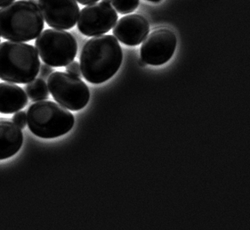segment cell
Masks as SVG:
<instances>
[{"label":"cell","instance_id":"6da1fadb","mask_svg":"<svg viewBox=\"0 0 250 230\" xmlns=\"http://www.w3.org/2000/svg\"><path fill=\"white\" fill-rule=\"evenodd\" d=\"M122 60V48L114 36H95L85 43L81 52V73L88 82L101 84L115 75Z\"/></svg>","mask_w":250,"mask_h":230},{"label":"cell","instance_id":"7a4b0ae2","mask_svg":"<svg viewBox=\"0 0 250 230\" xmlns=\"http://www.w3.org/2000/svg\"><path fill=\"white\" fill-rule=\"evenodd\" d=\"M36 0H18L1 7L0 36L5 40L27 42L44 29V19Z\"/></svg>","mask_w":250,"mask_h":230},{"label":"cell","instance_id":"3957f363","mask_svg":"<svg viewBox=\"0 0 250 230\" xmlns=\"http://www.w3.org/2000/svg\"><path fill=\"white\" fill-rule=\"evenodd\" d=\"M39 54L33 46L20 41H5L0 44V79L27 84L39 74Z\"/></svg>","mask_w":250,"mask_h":230},{"label":"cell","instance_id":"277c9868","mask_svg":"<svg viewBox=\"0 0 250 230\" xmlns=\"http://www.w3.org/2000/svg\"><path fill=\"white\" fill-rule=\"evenodd\" d=\"M30 131L41 138H55L65 135L74 126L73 115L65 107L52 101H38L27 112Z\"/></svg>","mask_w":250,"mask_h":230},{"label":"cell","instance_id":"5b68a950","mask_svg":"<svg viewBox=\"0 0 250 230\" xmlns=\"http://www.w3.org/2000/svg\"><path fill=\"white\" fill-rule=\"evenodd\" d=\"M36 50L40 58L52 67H64L75 59L77 40L70 32L58 29H47L37 37Z\"/></svg>","mask_w":250,"mask_h":230},{"label":"cell","instance_id":"8992f818","mask_svg":"<svg viewBox=\"0 0 250 230\" xmlns=\"http://www.w3.org/2000/svg\"><path fill=\"white\" fill-rule=\"evenodd\" d=\"M47 87L54 99L68 110H81L90 99L85 82L68 72H53L47 79Z\"/></svg>","mask_w":250,"mask_h":230},{"label":"cell","instance_id":"52a82bcc","mask_svg":"<svg viewBox=\"0 0 250 230\" xmlns=\"http://www.w3.org/2000/svg\"><path fill=\"white\" fill-rule=\"evenodd\" d=\"M118 17L117 11L110 4L96 2L81 10L77 21L78 29L87 37L103 35L114 27Z\"/></svg>","mask_w":250,"mask_h":230},{"label":"cell","instance_id":"ba28073f","mask_svg":"<svg viewBox=\"0 0 250 230\" xmlns=\"http://www.w3.org/2000/svg\"><path fill=\"white\" fill-rule=\"evenodd\" d=\"M176 37L172 30L159 29L145 39L141 46V59L147 65H164L170 60L176 48Z\"/></svg>","mask_w":250,"mask_h":230},{"label":"cell","instance_id":"9c48e42d","mask_svg":"<svg viewBox=\"0 0 250 230\" xmlns=\"http://www.w3.org/2000/svg\"><path fill=\"white\" fill-rule=\"evenodd\" d=\"M45 23L53 29L70 30L77 23L80 7L76 0H39Z\"/></svg>","mask_w":250,"mask_h":230},{"label":"cell","instance_id":"30bf717a","mask_svg":"<svg viewBox=\"0 0 250 230\" xmlns=\"http://www.w3.org/2000/svg\"><path fill=\"white\" fill-rule=\"evenodd\" d=\"M113 35L121 43L126 46L141 44L150 32V24L144 16L140 15H125L116 23Z\"/></svg>","mask_w":250,"mask_h":230},{"label":"cell","instance_id":"8fae6325","mask_svg":"<svg viewBox=\"0 0 250 230\" xmlns=\"http://www.w3.org/2000/svg\"><path fill=\"white\" fill-rule=\"evenodd\" d=\"M23 143V135L19 127L9 120H0V160L17 154Z\"/></svg>","mask_w":250,"mask_h":230},{"label":"cell","instance_id":"7c38bea8","mask_svg":"<svg viewBox=\"0 0 250 230\" xmlns=\"http://www.w3.org/2000/svg\"><path fill=\"white\" fill-rule=\"evenodd\" d=\"M28 104V95L19 86L12 82L0 83V113L15 114Z\"/></svg>","mask_w":250,"mask_h":230},{"label":"cell","instance_id":"4fadbf2b","mask_svg":"<svg viewBox=\"0 0 250 230\" xmlns=\"http://www.w3.org/2000/svg\"><path fill=\"white\" fill-rule=\"evenodd\" d=\"M25 92L31 101L45 100L49 97V90L45 80L39 78L31 80L25 86Z\"/></svg>","mask_w":250,"mask_h":230},{"label":"cell","instance_id":"5bb4252c","mask_svg":"<svg viewBox=\"0 0 250 230\" xmlns=\"http://www.w3.org/2000/svg\"><path fill=\"white\" fill-rule=\"evenodd\" d=\"M111 3L118 13L126 15L134 12L138 7L140 0H112Z\"/></svg>","mask_w":250,"mask_h":230},{"label":"cell","instance_id":"9a60e30c","mask_svg":"<svg viewBox=\"0 0 250 230\" xmlns=\"http://www.w3.org/2000/svg\"><path fill=\"white\" fill-rule=\"evenodd\" d=\"M13 122L20 129H24L27 125V115L22 111H18L12 118Z\"/></svg>","mask_w":250,"mask_h":230},{"label":"cell","instance_id":"2e32d148","mask_svg":"<svg viewBox=\"0 0 250 230\" xmlns=\"http://www.w3.org/2000/svg\"><path fill=\"white\" fill-rule=\"evenodd\" d=\"M66 72L72 74V75L80 77L82 75L81 73V69H80V65L78 62H71L69 65L66 66Z\"/></svg>","mask_w":250,"mask_h":230},{"label":"cell","instance_id":"e0dca14e","mask_svg":"<svg viewBox=\"0 0 250 230\" xmlns=\"http://www.w3.org/2000/svg\"><path fill=\"white\" fill-rule=\"evenodd\" d=\"M55 71L54 70V68L50 66V65H46V64H44V65H40V71H39V73H40V78L41 79H43V80H46V79H48V77L53 73Z\"/></svg>","mask_w":250,"mask_h":230},{"label":"cell","instance_id":"ac0fdd59","mask_svg":"<svg viewBox=\"0 0 250 230\" xmlns=\"http://www.w3.org/2000/svg\"><path fill=\"white\" fill-rule=\"evenodd\" d=\"M76 1L79 2L81 5H91V4H94V3H96V2H98L99 0H76Z\"/></svg>","mask_w":250,"mask_h":230},{"label":"cell","instance_id":"d6986e66","mask_svg":"<svg viewBox=\"0 0 250 230\" xmlns=\"http://www.w3.org/2000/svg\"><path fill=\"white\" fill-rule=\"evenodd\" d=\"M14 1H15V0H0V7H3L5 5H8Z\"/></svg>","mask_w":250,"mask_h":230},{"label":"cell","instance_id":"ffe728a7","mask_svg":"<svg viewBox=\"0 0 250 230\" xmlns=\"http://www.w3.org/2000/svg\"><path fill=\"white\" fill-rule=\"evenodd\" d=\"M138 65H140L141 67H145V66L147 65V64H146L143 59H139V60H138Z\"/></svg>","mask_w":250,"mask_h":230},{"label":"cell","instance_id":"44dd1931","mask_svg":"<svg viewBox=\"0 0 250 230\" xmlns=\"http://www.w3.org/2000/svg\"><path fill=\"white\" fill-rule=\"evenodd\" d=\"M147 1H150V2H152V3H159L161 0H147Z\"/></svg>","mask_w":250,"mask_h":230},{"label":"cell","instance_id":"7402d4cb","mask_svg":"<svg viewBox=\"0 0 250 230\" xmlns=\"http://www.w3.org/2000/svg\"><path fill=\"white\" fill-rule=\"evenodd\" d=\"M111 1H112V0H103V2L107 3V4H110V3H111Z\"/></svg>","mask_w":250,"mask_h":230}]
</instances>
